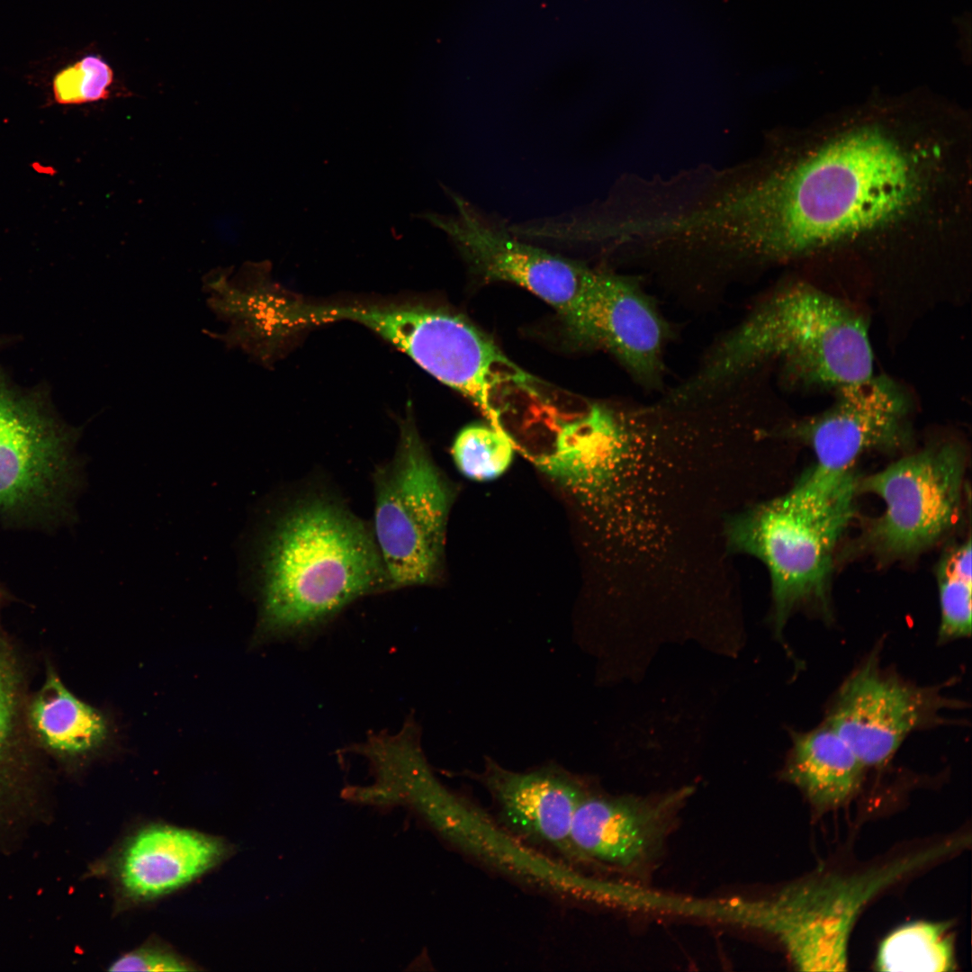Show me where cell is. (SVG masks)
I'll return each mask as SVG.
<instances>
[{"mask_svg":"<svg viewBox=\"0 0 972 972\" xmlns=\"http://www.w3.org/2000/svg\"><path fill=\"white\" fill-rule=\"evenodd\" d=\"M921 184L910 154L864 127L788 166L734 177L690 209L688 223L700 240L785 259L893 220Z\"/></svg>","mask_w":972,"mask_h":972,"instance_id":"obj_1","label":"cell"},{"mask_svg":"<svg viewBox=\"0 0 972 972\" xmlns=\"http://www.w3.org/2000/svg\"><path fill=\"white\" fill-rule=\"evenodd\" d=\"M244 540V575L266 634L309 631L363 597L391 590L370 523L323 475L269 496Z\"/></svg>","mask_w":972,"mask_h":972,"instance_id":"obj_2","label":"cell"},{"mask_svg":"<svg viewBox=\"0 0 972 972\" xmlns=\"http://www.w3.org/2000/svg\"><path fill=\"white\" fill-rule=\"evenodd\" d=\"M769 358L780 360L788 376L805 386L837 391L874 375L863 318L835 297L797 283L758 306L670 397L677 403L698 400Z\"/></svg>","mask_w":972,"mask_h":972,"instance_id":"obj_3","label":"cell"},{"mask_svg":"<svg viewBox=\"0 0 972 972\" xmlns=\"http://www.w3.org/2000/svg\"><path fill=\"white\" fill-rule=\"evenodd\" d=\"M857 476L809 469L785 494L729 519L728 547L767 567L775 630L808 602L825 604L835 546L854 514Z\"/></svg>","mask_w":972,"mask_h":972,"instance_id":"obj_4","label":"cell"},{"mask_svg":"<svg viewBox=\"0 0 972 972\" xmlns=\"http://www.w3.org/2000/svg\"><path fill=\"white\" fill-rule=\"evenodd\" d=\"M372 482L370 525L391 590L434 583L442 570L453 492L411 417L401 420L395 452L375 465Z\"/></svg>","mask_w":972,"mask_h":972,"instance_id":"obj_5","label":"cell"},{"mask_svg":"<svg viewBox=\"0 0 972 972\" xmlns=\"http://www.w3.org/2000/svg\"><path fill=\"white\" fill-rule=\"evenodd\" d=\"M402 351L439 382L467 397L490 425L508 436L514 421L535 423L555 403L539 381L455 313L418 305Z\"/></svg>","mask_w":972,"mask_h":972,"instance_id":"obj_6","label":"cell"},{"mask_svg":"<svg viewBox=\"0 0 972 972\" xmlns=\"http://www.w3.org/2000/svg\"><path fill=\"white\" fill-rule=\"evenodd\" d=\"M940 850L862 874L808 878L752 904L751 914L757 925L777 936L798 969L846 970L850 936L864 907Z\"/></svg>","mask_w":972,"mask_h":972,"instance_id":"obj_7","label":"cell"},{"mask_svg":"<svg viewBox=\"0 0 972 972\" xmlns=\"http://www.w3.org/2000/svg\"><path fill=\"white\" fill-rule=\"evenodd\" d=\"M75 436L0 374V517L44 524L64 518L81 485Z\"/></svg>","mask_w":972,"mask_h":972,"instance_id":"obj_8","label":"cell"},{"mask_svg":"<svg viewBox=\"0 0 972 972\" xmlns=\"http://www.w3.org/2000/svg\"><path fill=\"white\" fill-rule=\"evenodd\" d=\"M966 470L953 443L906 455L858 482V491L880 498L885 508L868 532L879 554L903 557L931 546L957 523Z\"/></svg>","mask_w":972,"mask_h":972,"instance_id":"obj_9","label":"cell"},{"mask_svg":"<svg viewBox=\"0 0 972 972\" xmlns=\"http://www.w3.org/2000/svg\"><path fill=\"white\" fill-rule=\"evenodd\" d=\"M453 214L425 212L483 277L517 284L554 308L580 338L598 270L524 242L508 227L455 193Z\"/></svg>","mask_w":972,"mask_h":972,"instance_id":"obj_10","label":"cell"},{"mask_svg":"<svg viewBox=\"0 0 972 972\" xmlns=\"http://www.w3.org/2000/svg\"><path fill=\"white\" fill-rule=\"evenodd\" d=\"M950 702L938 691L908 684L869 658L842 685L824 723L865 767L886 764L914 731L935 722Z\"/></svg>","mask_w":972,"mask_h":972,"instance_id":"obj_11","label":"cell"},{"mask_svg":"<svg viewBox=\"0 0 972 972\" xmlns=\"http://www.w3.org/2000/svg\"><path fill=\"white\" fill-rule=\"evenodd\" d=\"M910 403L904 392L886 376L837 390L828 410L789 425L782 433L809 446L814 467L827 472L852 470L871 450H892L907 439Z\"/></svg>","mask_w":972,"mask_h":972,"instance_id":"obj_12","label":"cell"},{"mask_svg":"<svg viewBox=\"0 0 972 972\" xmlns=\"http://www.w3.org/2000/svg\"><path fill=\"white\" fill-rule=\"evenodd\" d=\"M684 788L660 798L608 796L586 791L572 819L577 859L636 869L654 860L671 828Z\"/></svg>","mask_w":972,"mask_h":972,"instance_id":"obj_13","label":"cell"},{"mask_svg":"<svg viewBox=\"0 0 972 972\" xmlns=\"http://www.w3.org/2000/svg\"><path fill=\"white\" fill-rule=\"evenodd\" d=\"M669 331L635 282L598 270L587 302L582 341L606 349L634 381L654 389L662 382Z\"/></svg>","mask_w":972,"mask_h":972,"instance_id":"obj_14","label":"cell"},{"mask_svg":"<svg viewBox=\"0 0 972 972\" xmlns=\"http://www.w3.org/2000/svg\"><path fill=\"white\" fill-rule=\"evenodd\" d=\"M480 779L513 832L577 859L571 830L587 789L576 778L555 767L513 771L488 759Z\"/></svg>","mask_w":972,"mask_h":972,"instance_id":"obj_15","label":"cell"},{"mask_svg":"<svg viewBox=\"0 0 972 972\" xmlns=\"http://www.w3.org/2000/svg\"><path fill=\"white\" fill-rule=\"evenodd\" d=\"M230 847L194 830L150 824L133 833L114 862V876L129 899L145 902L167 895L220 864Z\"/></svg>","mask_w":972,"mask_h":972,"instance_id":"obj_16","label":"cell"},{"mask_svg":"<svg viewBox=\"0 0 972 972\" xmlns=\"http://www.w3.org/2000/svg\"><path fill=\"white\" fill-rule=\"evenodd\" d=\"M784 777L819 810L844 804L858 790L866 768L850 746L826 723L793 733Z\"/></svg>","mask_w":972,"mask_h":972,"instance_id":"obj_17","label":"cell"},{"mask_svg":"<svg viewBox=\"0 0 972 972\" xmlns=\"http://www.w3.org/2000/svg\"><path fill=\"white\" fill-rule=\"evenodd\" d=\"M29 722L40 744L65 758L93 752L108 733L104 716L76 697L52 671L30 704Z\"/></svg>","mask_w":972,"mask_h":972,"instance_id":"obj_18","label":"cell"},{"mask_svg":"<svg viewBox=\"0 0 972 972\" xmlns=\"http://www.w3.org/2000/svg\"><path fill=\"white\" fill-rule=\"evenodd\" d=\"M881 971L943 972L956 969L952 936L944 922L905 924L880 944L876 960Z\"/></svg>","mask_w":972,"mask_h":972,"instance_id":"obj_19","label":"cell"},{"mask_svg":"<svg viewBox=\"0 0 972 972\" xmlns=\"http://www.w3.org/2000/svg\"><path fill=\"white\" fill-rule=\"evenodd\" d=\"M971 570L968 537L945 554L937 569L940 642L965 638L971 634Z\"/></svg>","mask_w":972,"mask_h":972,"instance_id":"obj_20","label":"cell"},{"mask_svg":"<svg viewBox=\"0 0 972 972\" xmlns=\"http://www.w3.org/2000/svg\"><path fill=\"white\" fill-rule=\"evenodd\" d=\"M514 453L513 440L490 424L464 428L451 448L458 471L476 482H489L501 476L510 466Z\"/></svg>","mask_w":972,"mask_h":972,"instance_id":"obj_21","label":"cell"},{"mask_svg":"<svg viewBox=\"0 0 972 972\" xmlns=\"http://www.w3.org/2000/svg\"><path fill=\"white\" fill-rule=\"evenodd\" d=\"M113 71L102 58L90 55L60 71L54 78L58 103L78 104L109 97Z\"/></svg>","mask_w":972,"mask_h":972,"instance_id":"obj_22","label":"cell"},{"mask_svg":"<svg viewBox=\"0 0 972 972\" xmlns=\"http://www.w3.org/2000/svg\"><path fill=\"white\" fill-rule=\"evenodd\" d=\"M14 654L0 639V789L14 749L20 701V678Z\"/></svg>","mask_w":972,"mask_h":972,"instance_id":"obj_23","label":"cell"},{"mask_svg":"<svg viewBox=\"0 0 972 972\" xmlns=\"http://www.w3.org/2000/svg\"><path fill=\"white\" fill-rule=\"evenodd\" d=\"M110 971H190L194 968L177 953L156 944H148L115 959Z\"/></svg>","mask_w":972,"mask_h":972,"instance_id":"obj_24","label":"cell"}]
</instances>
